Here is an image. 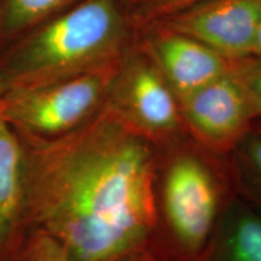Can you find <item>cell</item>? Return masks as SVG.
Masks as SVG:
<instances>
[{"label": "cell", "mask_w": 261, "mask_h": 261, "mask_svg": "<svg viewBox=\"0 0 261 261\" xmlns=\"http://www.w3.org/2000/svg\"><path fill=\"white\" fill-rule=\"evenodd\" d=\"M71 0H0V37L17 39L44 23Z\"/></svg>", "instance_id": "obj_11"}, {"label": "cell", "mask_w": 261, "mask_h": 261, "mask_svg": "<svg viewBox=\"0 0 261 261\" xmlns=\"http://www.w3.org/2000/svg\"><path fill=\"white\" fill-rule=\"evenodd\" d=\"M205 261H261V214L243 204L231 208Z\"/></svg>", "instance_id": "obj_10"}, {"label": "cell", "mask_w": 261, "mask_h": 261, "mask_svg": "<svg viewBox=\"0 0 261 261\" xmlns=\"http://www.w3.org/2000/svg\"><path fill=\"white\" fill-rule=\"evenodd\" d=\"M168 242L158 261H205L219 213V188L213 173L192 154L175 156L166 168L161 189Z\"/></svg>", "instance_id": "obj_4"}, {"label": "cell", "mask_w": 261, "mask_h": 261, "mask_svg": "<svg viewBox=\"0 0 261 261\" xmlns=\"http://www.w3.org/2000/svg\"><path fill=\"white\" fill-rule=\"evenodd\" d=\"M182 122L198 142L214 151H231L255 122L249 93L232 69L178 98Z\"/></svg>", "instance_id": "obj_5"}, {"label": "cell", "mask_w": 261, "mask_h": 261, "mask_svg": "<svg viewBox=\"0 0 261 261\" xmlns=\"http://www.w3.org/2000/svg\"><path fill=\"white\" fill-rule=\"evenodd\" d=\"M2 93H3V90H2V85H0V96H2Z\"/></svg>", "instance_id": "obj_18"}, {"label": "cell", "mask_w": 261, "mask_h": 261, "mask_svg": "<svg viewBox=\"0 0 261 261\" xmlns=\"http://www.w3.org/2000/svg\"><path fill=\"white\" fill-rule=\"evenodd\" d=\"M127 120L152 140L174 135L182 117L177 97L155 63L123 64L108 96Z\"/></svg>", "instance_id": "obj_7"}, {"label": "cell", "mask_w": 261, "mask_h": 261, "mask_svg": "<svg viewBox=\"0 0 261 261\" xmlns=\"http://www.w3.org/2000/svg\"><path fill=\"white\" fill-rule=\"evenodd\" d=\"M261 0H205L167 17V28L201 41L230 61L252 56Z\"/></svg>", "instance_id": "obj_6"}, {"label": "cell", "mask_w": 261, "mask_h": 261, "mask_svg": "<svg viewBox=\"0 0 261 261\" xmlns=\"http://www.w3.org/2000/svg\"><path fill=\"white\" fill-rule=\"evenodd\" d=\"M150 52L177 99L232 69V61L219 52L169 29L154 38Z\"/></svg>", "instance_id": "obj_8"}, {"label": "cell", "mask_w": 261, "mask_h": 261, "mask_svg": "<svg viewBox=\"0 0 261 261\" xmlns=\"http://www.w3.org/2000/svg\"><path fill=\"white\" fill-rule=\"evenodd\" d=\"M122 58L87 73L0 96V119L19 137L51 139L76 128L109 96Z\"/></svg>", "instance_id": "obj_3"}, {"label": "cell", "mask_w": 261, "mask_h": 261, "mask_svg": "<svg viewBox=\"0 0 261 261\" xmlns=\"http://www.w3.org/2000/svg\"><path fill=\"white\" fill-rule=\"evenodd\" d=\"M19 139L25 160L22 230L48 233L69 261H135L151 254L154 140L109 98L64 135Z\"/></svg>", "instance_id": "obj_1"}, {"label": "cell", "mask_w": 261, "mask_h": 261, "mask_svg": "<svg viewBox=\"0 0 261 261\" xmlns=\"http://www.w3.org/2000/svg\"><path fill=\"white\" fill-rule=\"evenodd\" d=\"M234 150L243 190L261 208V133L250 130Z\"/></svg>", "instance_id": "obj_12"}, {"label": "cell", "mask_w": 261, "mask_h": 261, "mask_svg": "<svg viewBox=\"0 0 261 261\" xmlns=\"http://www.w3.org/2000/svg\"><path fill=\"white\" fill-rule=\"evenodd\" d=\"M123 38L125 24L115 0H85L21 35L3 54V93L76 76L120 60Z\"/></svg>", "instance_id": "obj_2"}, {"label": "cell", "mask_w": 261, "mask_h": 261, "mask_svg": "<svg viewBox=\"0 0 261 261\" xmlns=\"http://www.w3.org/2000/svg\"><path fill=\"white\" fill-rule=\"evenodd\" d=\"M236 71L252 99L255 110V122L253 130L261 133V58L249 56L233 61Z\"/></svg>", "instance_id": "obj_14"}, {"label": "cell", "mask_w": 261, "mask_h": 261, "mask_svg": "<svg viewBox=\"0 0 261 261\" xmlns=\"http://www.w3.org/2000/svg\"><path fill=\"white\" fill-rule=\"evenodd\" d=\"M252 56L261 58V12H260L259 23H257L255 40H254V46H253V54H252Z\"/></svg>", "instance_id": "obj_16"}, {"label": "cell", "mask_w": 261, "mask_h": 261, "mask_svg": "<svg viewBox=\"0 0 261 261\" xmlns=\"http://www.w3.org/2000/svg\"><path fill=\"white\" fill-rule=\"evenodd\" d=\"M3 261H69L60 242L39 228H28Z\"/></svg>", "instance_id": "obj_13"}, {"label": "cell", "mask_w": 261, "mask_h": 261, "mask_svg": "<svg viewBox=\"0 0 261 261\" xmlns=\"http://www.w3.org/2000/svg\"><path fill=\"white\" fill-rule=\"evenodd\" d=\"M135 261H158V260H156L155 257L151 255V254H148V255H144V256L139 257V259H137Z\"/></svg>", "instance_id": "obj_17"}, {"label": "cell", "mask_w": 261, "mask_h": 261, "mask_svg": "<svg viewBox=\"0 0 261 261\" xmlns=\"http://www.w3.org/2000/svg\"><path fill=\"white\" fill-rule=\"evenodd\" d=\"M24 174L23 144L17 133L0 119V261L23 232Z\"/></svg>", "instance_id": "obj_9"}, {"label": "cell", "mask_w": 261, "mask_h": 261, "mask_svg": "<svg viewBox=\"0 0 261 261\" xmlns=\"http://www.w3.org/2000/svg\"><path fill=\"white\" fill-rule=\"evenodd\" d=\"M205 0H143L139 15L143 19L167 18Z\"/></svg>", "instance_id": "obj_15"}]
</instances>
